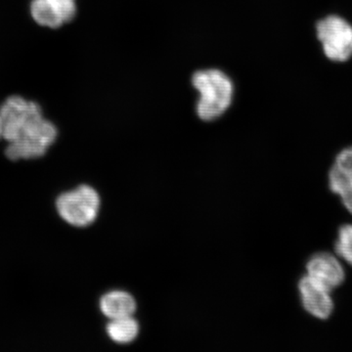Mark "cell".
Wrapping results in <instances>:
<instances>
[{
    "label": "cell",
    "mask_w": 352,
    "mask_h": 352,
    "mask_svg": "<svg viewBox=\"0 0 352 352\" xmlns=\"http://www.w3.org/2000/svg\"><path fill=\"white\" fill-rule=\"evenodd\" d=\"M2 138L8 142L6 157L13 162L39 159L57 138L54 124L43 117L38 104L11 96L0 108Z\"/></svg>",
    "instance_id": "cell-1"
},
{
    "label": "cell",
    "mask_w": 352,
    "mask_h": 352,
    "mask_svg": "<svg viewBox=\"0 0 352 352\" xmlns=\"http://www.w3.org/2000/svg\"><path fill=\"white\" fill-rule=\"evenodd\" d=\"M193 85L200 92L197 113L201 120L219 118L230 106L234 87L230 78L219 69L197 72Z\"/></svg>",
    "instance_id": "cell-2"
},
{
    "label": "cell",
    "mask_w": 352,
    "mask_h": 352,
    "mask_svg": "<svg viewBox=\"0 0 352 352\" xmlns=\"http://www.w3.org/2000/svg\"><path fill=\"white\" fill-rule=\"evenodd\" d=\"M100 205L99 194L87 185L62 194L56 201L60 217L75 227L91 226L98 217Z\"/></svg>",
    "instance_id": "cell-3"
},
{
    "label": "cell",
    "mask_w": 352,
    "mask_h": 352,
    "mask_svg": "<svg viewBox=\"0 0 352 352\" xmlns=\"http://www.w3.org/2000/svg\"><path fill=\"white\" fill-rule=\"evenodd\" d=\"M316 36L331 61L340 63L352 57V25L340 16L329 15L318 21Z\"/></svg>",
    "instance_id": "cell-4"
},
{
    "label": "cell",
    "mask_w": 352,
    "mask_h": 352,
    "mask_svg": "<svg viewBox=\"0 0 352 352\" xmlns=\"http://www.w3.org/2000/svg\"><path fill=\"white\" fill-rule=\"evenodd\" d=\"M298 288L303 307L308 314L319 319H327L330 316L333 308L330 289L322 286L308 275L300 280Z\"/></svg>",
    "instance_id": "cell-5"
},
{
    "label": "cell",
    "mask_w": 352,
    "mask_h": 352,
    "mask_svg": "<svg viewBox=\"0 0 352 352\" xmlns=\"http://www.w3.org/2000/svg\"><path fill=\"white\" fill-rule=\"evenodd\" d=\"M307 275L330 291L344 282V271L342 264L332 254L320 252L307 263Z\"/></svg>",
    "instance_id": "cell-6"
},
{
    "label": "cell",
    "mask_w": 352,
    "mask_h": 352,
    "mask_svg": "<svg viewBox=\"0 0 352 352\" xmlns=\"http://www.w3.org/2000/svg\"><path fill=\"white\" fill-rule=\"evenodd\" d=\"M100 309L110 320L126 318L136 311V302L126 292L113 291L101 298Z\"/></svg>",
    "instance_id": "cell-7"
},
{
    "label": "cell",
    "mask_w": 352,
    "mask_h": 352,
    "mask_svg": "<svg viewBox=\"0 0 352 352\" xmlns=\"http://www.w3.org/2000/svg\"><path fill=\"white\" fill-rule=\"evenodd\" d=\"M107 333L110 339L117 344H131L138 338L139 325L132 316L116 319L108 324Z\"/></svg>",
    "instance_id": "cell-8"
},
{
    "label": "cell",
    "mask_w": 352,
    "mask_h": 352,
    "mask_svg": "<svg viewBox=\"0 0 352 352\" xmlns=\"http://www.w3.org/2000/svg\"><path fill=\"white\" fill-rule=\"evenodd\" d=\"M329 179L333 193L340 195L347 210L352 212V173L340 170L333 166Z\"/></svg>",
    "instance_id": "cell-9"
},
{
    "label": "cell",
    "mask_w": 352,
    "mask_h": 352,
    "mask_svg": "<svg viewBox=\"0 0 352 352\" xmlns=\"http://www.w3.org/2000/svg\"><path fill=\"white\" fill-rule=\"evenodd\" d=\"M31 13L34 20L43 27L57 29L63 25V23L53 13L45 0H32Z\"/></svg>",
    "instance_id": "cell-10"
},
{
    "label": "cell",
    "mask_w": 352,
    "mask_h": 352,
    "mask_svg": "<svg viewBox=\"0 0 352 352\" xmlns=\"http://www.w3.org/2000/svg\"><path fill=\"white\" fill-rule=\"evenodd\" d=\"M45 2L63 25L76 16V0H45Z\"/></svg>",
    "instance_id": "cell-11"
},
{
    "label": "cell",
    "mask_w": 352,
    "mask_h": 352,
    "mask_svg": "<svg viewBox=\"0 0 352 352\" xmlns=\"http://www.w3.org/2000/svg\"><path fill=\"white\" fill-rule=\"evenodd\" d=\"M336 251L340 258L352 265V226H344L340 229Z\"/></svg>",
    "instance_id": "cell-12"
},
{
    "label": "cell",
    "mask_w": 352,
    "mask_h": 352,
    "mask_svg": "<svg viewBox=\"0 0 352 352\" xmlns=\"http://www.w3.org/2000/svg\"><path fill=\"white\" fill-rule=\"evenodd\" d=\"M333 166L340 170L352 173V147L346 148L338 155L336 163Z\"/></svg>",
    "instance_id": "cell-13"
},
{
    "label": "cell",
    "mask_w": 352,
    "mask_h": 352,
    "mask_svg": "<svg viewBox=\"0 0 352 352\" xmlns=\"http://www.w3.org/2000/svg\"><path fill=\"white\" fill-rule=\"evenodd\" d=\"M2 138V118L1 113H0V139Z\"/></svg>",
    "instance_id": "cell-14"
}]
</instances>
